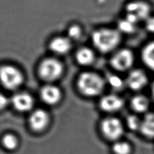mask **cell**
Instances as JSON below:
<instances>
[{"label":"cell","mask_w":154,"mask_h":154,"mask_svg":"<svg viewBox=\"0 0 154 154\" xmlns=\"http://www.w3.org/2000/svg\"><path fill=\"white\" fill-rule=\"evenodd\" d=\"M140 130L145 137L154 138V112L148 113L144 116L141 121Z\"/></svg>","instance_id":"obj_14"},{"label":"cell","mask_w":154,"mask_h":154,"mask_svg":"<svg viewBox=\"0 0 154 154\" xmlns=\"http://www.w3.org/2000/svg\"><path fill=\"white\" fill-rule=\"evenodd\" d=\"M142 60L145 65L154 70V41L147 44L143 49Z\"/></svg>","instance_id":"obj_16"},{"label":"cell","mask_w":154,"mask_h":154,"mask_svg":"<svg viewBox=\"0 0 154 154\" xmlns=\"http://www.w3.org/2000/svg\"><path fill=\"white\" fill-rule=\"evenodd\" d=\"M0 76L2 84L9 90H14L19 87L23 79L20 71L10 65H5L1 67Z\"/></svg>","instance_id":"obj_4"},{"label":"cell","mask_w":154,"mask_h":154,"mask_svg":"<svg viewBox=\"0 0 154 154\" xmlns=\"http://www.w3.org/2000/svg\"><path fill=\"white\" fill-rule=\"evenodd\" d=\"M103 79L93 72H84L78 79V87L79 91L87 96H94L101 93L104 87Z\"/></svg>","instance_id":"obj_2"},{"label":"cell","mask_w":154,"mask_h":154,"mask_svg":"<svg viewBox=\"0 0 154 154\" xmlns=\"http://www.w3.org/2000/svg\"><path fill=\"white\" fill-rule=\"evenodd\" d=\"M141 121L140 119L134 115H130L128 116L126 119V123L128 128L132 130L140 129Z\"/></svg>","instance_id":"obj_22"},{"label":"cell","mask_w":154,"mask_h":154,"mask_svg":"<svg viewBox=\"0 0 154 154\" xmlns=\"http://www.w3.org/2000/svg\"><path fill=\"white\" fill-rule=\"evenodd\" d=\"M108 82L113 88L116 90H120L124 86L123 80L118 76L115 75H109L107 77Z\"/></svg>","instance_id":"obj_21"},{"label":"cell","mask_w":154,"mask_h":154,"mask_svg":"<svg viewBox=\"0 0 154 154\" xmlns=\"http://www.w3.org/2000/svg\"><path fill=\"white\" fill-rule=\"evenodd\" d=\"M147 83V78L145 73L140 69L132 70L126 79V84L133 90H140Z\"/></svg>","instance_id":"obj_9"},{"label":"cell","mask_w":154,"mask_h":154,"mask_svg":"<svg viewBox=\"0 0 154 154\" xmlns=\"http://www.w3.org/2000/svg\"><path fill=\"white\" fill-rule=\"evenodd\" d=\"M152 97H153V99L154 100V82L152 84Z\"/></svg>","instance_id":"obj_26"},{"label":"cell","mask_w":154,"mask_h":154,"mask_svg":"<svg viewBox=\"0 0 154 154\" xmlns=\"http://www.w3.org/2000/svg\"><path fill=\"white\" fill-rule=\"evenodd\" d=\"M131 106L137 112H144L146 111L149 106L148 99L143 95L134 96L131 100Z\"/></svg>","instance_id":"obj_17"},{"label":"cell","mask_w":154,"mask_h":154,"mask_svg":"<svg viewBox=\"0 0 154 154\" xmlns=\"http://www.w3.org/2000/svg\"><path fill=\"white\" fill-rule=\"evenodd\" d=\"M11 103L14 108L20 112L30 110L34 104L32 96L25 92H20L14 94L11 98Z\"/></svg>","instance_id":"obj_10"},{"label":"cell","mask_w":154,"mask_h":154,"mask_svg":"<svg viewBox=\"0 0 154 154\" xmlns=\"http://www.w3.org/2000/svg\"><path fill=\"white\" fill-rule=\"evenodd\" d=\"M76 61L79 64L86 66L93 63L94 59L93 52L88 48H82L76 54Z\"/></svg>","instance_id":"obj_15"},{"label":"cell","mask_w":154,"mask_h":154,"mask_svg":"<svg viewBox=\"0 0 154 154\" xmlns=\"http://www.w3.org/2000/svg\"><path fill=\"white\" fill-rule=\"evenodd\" d=\"M133 53L128 49H123L115 53L111 58V64L116 70L124 71L129 69L133 64Z\"/></svg>","instance_id":"obj_7"},{"label":"cell","mask_w":154,"mask_h":154,"mask_svg":"<svg viewBox=\"0 0 154 154\" xmlns=\"http://www.w3.org/2000/svg\"><path fill=\"white\" fill-rule=\"evenodd\" d=\"M72 46L71 42L68 37H57L52 39L49 43V48L58 54H64L69 51Z\"/></svg>","instance_id":"obj_13"},{"label":"cell","mask_w":154,"mask_h":154,"mask_svg":"<svg viewBox=\"0 0 154 154\" xmlns=\"http://www.w3.org/2000/svg\"><path fill=\"white\" fill-rule=\"evenodd\" d=\"M61 91L60 89L52 85H46L43 87L40 90V97L42 100L48 105L57 103L61 98Z\"/></svg>","instance_id":"obj_11"},{"label":"cell","mask_w":154,"mask_h":154,"mask_svg":"<svg viewBox=\"0 0 154 154\" xmlns=\"http://www.w3.org/2000/svg\"><path fill=\"white\" fill-rule=\"evenodd\" d=\"M8 103V99L5 96H4L2 95L1 96V107L3 108Z\"/></svg>","instance_id":"obj_25"},{"label":"cell","mask_w":154,"mask_h":154,"mask_svg":"<svg viewBox=\"0 0 154 154\" xmlns=\"http://www.w3.org/2000/svg\"><path fill=\"white\" fill-rule=\"evenodd\" d=\"M63 71L62 63L55 58H47L43 60L38 69L39 76L46 81H53L58 79L61 75Z\"/></svg>","instance_id":"obj_3"},{"label":"cell","mask_w":154,"mask_h":154,"mask_svg":"<svg viewBox=\"0 0 154 154\" xmlns=\"http://www.w3.org/2000/svg\"><path fill=\"white\" fill-rule=\"evenodd\" d=\"M123 105L122 99L116 94L103 96L100 101V106L106 112H115L119 110Z\"/></svg>","instance_id":"obj_12"},{"label":"cell","mask_w":154,"mask_h":154,"mask_svg":"<svg viewBox=\"0 0 154 154\" xmlns=\"http://www.w3.org/2000/svg\"><path fill=\"white\" fill-rule=\"evenodd\" d=\"M92 42L100 52H109L116 48L120 43V34L114 29H99L93 33Z\"/></svg>","instance_id":"obj_1"},{"label":"cell","mask_w":154,"mask_h":154,"mask_svg":"<svg viewBox=\"0 0 154 154\" xmlns=\"http://www.w3.org/2000/svg\"><path fill=\"white\" fill-rule=\"evenodd\" d=\"M145 21L147 29L151 32H154V17H149Z\"/></svg>","instance_id":"obj_24"},{"label":"cell","mask_w":154,"mask_h":154,"mask_svg":"<svg viewBox=\"0 0 154 154\" xmlns=\"http://www.w3.org/2000/svg\"><path fill=\"white\" fill-rule=\"evenodd\" d=\"M126 18L135 23L141 20H146L150 17V7L143 1L129 2L126 5Z\"/></svg>","instance_id":"obj_5"},{"label":"cell","mask_w":154,"mask_h":154,"mask_svg":"<svg viewBox=\"0 0 154 154\" xmlns=\"http://www.w3.org/2000/svg\"><path fill=\"white\" fill-rule=\"evenodd\" d=\"M112 150L115 154H129L131 146L126 142L118 141L114 144Z\"/></svg>","instance_id":"obj_19"},{"label":"cell","mask_w":154,"mask_h":154,"mask_svg":"<svg viewBox=\"0 0 154 154\" xmlns=\"http://www.w3.org/2000/svg\"><path fill=\"white\" fill-rule=\"evenodd\" d=\"M137 23L129 20L126 17L120 20L119 23V28L120 31L126 33H132L136 29Z\"/></svg>","instance_id":"obj_18"},{"label":"cell","mask_w":154,"mask_h":154,"mask_svg":"<svg viewBox=\"0 0 154 154\" xmlns=\"http://www.w3.org/2000/svg\"><path fill=\"white\" fill-rule=\"evenodd\" d=\"M81 34V29L78 25H72L68 29L69 36L73 39L78 38Z\"/></svg>","instance_id":"obj_23"},{"label":"cell","mask_w":154,"mask_h":154,"mask_svg":"<svg viewBox=\"0 0 154 154\" xmlns=\"http://www.w3.org/2000/svg\"><path fill=\"white\" fill-rule=\"evenodd\" d=\"M49 120V117L46 111L43 109H37L30 115L29 124L33 131H41L48 126Z\"/></svg>","instance_id":"obj_8"},{"label":"cell","mask_w":154,"mask_h":154,"mask_svg":"<svg viewBox=\"0 0 154 154\" xmlns=\"http://www.w3.org/2000/svg\"><path fill=\"white\" fill-rule=\"evenodd\" d=\"M101 131L106 138L116 140L122 135L123 128L121 122L118 119L108 117L102 122Z\"/></svg>","instance_id":"obj_6"},{"label":"cell","mask_w":154,"mask_h":154,"mask_svg":"<svg viewBox=\"0 0 154 154\" xmlns=\"http://www.w3.org/2000/svg\"><path fill=\"white\" fill-rule=\"evenodd\" d=\"M4 146L10 150L14 149L17 147V139L13 134H7L4 135L2 140Z\"/></svg>","instance_id":"obj_20"}]
</instances>
